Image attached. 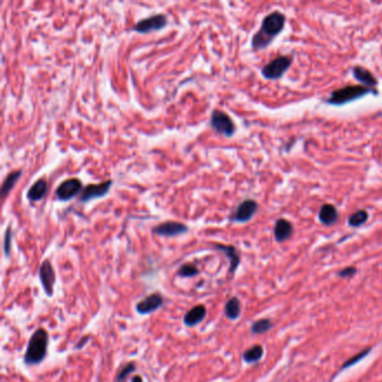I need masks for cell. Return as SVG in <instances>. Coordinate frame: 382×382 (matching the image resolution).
Returning <instances> with one entry per match:
<instances>
[{
    "instance_id": "6da1fadb",
    "label": "cell",
    "mask_w": 382,
    "mask_h": 382,
    "mask_svg": "<svg viewBox=\"0 0 382 382\" xmlns=\"http://www.w3.org/2000/svg\"><path fill=\"white\" fill-rule=\"evenodd\" d=\"M286 17L279 11H274L266 16L262 20L261 28L253 35L251 45L253 50H263L269 46L277 35L284 29Z\"/></svg>"
},
{
    "instance_id": "7a4b0ae2",
    "label": "cell",
    "mask_w": 382,
    "mask_h": 382,
    "mask_svg": "<svg viewBox=\"0 0 382 382\" xmlns=\"http://www.w3.org/2000/svg\"><path fill=\"white\" fill-rule=\"evenodd\" d=\"M48 349V333L44 328L35 331L28 341L24 355V362L27 366L41 363L46 358Z\"/></svg>"
},
{
    "instance_id": "3957f363",
    "label": "cell",
    "mask_w": 382,
    "mask_h": 382,
    "mask_svg": "<svg viewBox=\"0 0 382 382\" xmlns=\"http://www.w3.org/2000/svg\"><path fill=\"white\" fill-rule=\"evenodd\" d=\"M371 92L372 90L370 87L364 85H349L333 91L330 98L327 99V103L332 105H343L362 98V96L371 93Z\"/></svg>"
},
{
    "instance_id": "277c9868",
    "label": "cell",
    "mask_w": 382,
    "mask_h": 382,
    "mask_svg": "<svg viewBox=\"0 0 382 382\" xmlns=\"http://www.w3.org/2000/svg\"><path fill=\"white\" fill-rule=\"evenodd\" d=\"M291 65L292 59L289 56H280V58L275 59L270 63L265 65L261 70V73L263 77L268 78V80H278L291 68Z\"/></svg>"
},
{
    "instance_id": "5b68a950",
    "label": "cell",
    "mask_w": 382,
    "mask_h": 382,
    "mask_svg": "<svg viewBox=\"0 0 382 382\" xmlns=\"http://www.w3.org/2000/svg\"><path fill=\"white\" fill-rule=\"evenodd\" d=\"M210 124L218 134L231 137L235 133V126L231 118L221 110H214L211 115Z\"/></svg>"
},
{
    "instance_id": "8992f818",
    "label": "cell",
    "mask_w": 382,
    "mask_h": 382,
    "mask_svg": "<svg viewBox=\"0 0 382 382\" xmlns=\"http://www.w3.org/2000/svg\"><path fill=\"white\" fill-rule=\"evenodd\" d=\"M167 24H168L167 16L164 14H157V15H153L151 17H147V18L139 20L138 23L134 26L133 29L135 32L140 33V34H148L152 32H156V30L162 29L167 26Z\"/></svg>"
},
{
    "instance_id": "52a82bcc",
    "label": "cell",
    "mask_w": 382,
    "mask_h": 382,
    "mask_svg": "<svg viewBox=\"0 0 382 382\" xmlns=\"http://www.w3.org/2000/svg\"><path fill=\"white\" fill-rule=\"evenodd\" d=\"M39 279H41L44 292L48 297H52L54 294L56 276L50 260H44L42 262L41 268H39Z\"/></svg>"
},
{
    "instance_id": "ba28073f",
    "label": "cell",
    "mask_w": 382,
    "mask_h": 382,
    "mask_svg": "<svg viewBox=\"0 0 382 382\" xmlns=\"http://www.w3.org/2000/svg\"><path fill=\"white\" fill-rule=\"evenodd\" d=\"M82 190V183L78 178H68L60 184L55 194L60 201H70Z\"/></svg>"
},
{
    "instance_id": "9c48e42d",
    "label": "cell",
    "mask_w": 382,
    "mask_h": 382,
    "mask_svg": "<svg viewBox=\"0 0 382 382\" xmlns=\"http://www.w3.org/2000/svg\"><path fill=\"white\" fill-rule=\"evenodd\" d=\"M258 210V204L253 200H245L238 205L233 213L231 214L230 220L233 222L244 223L251 220Z\"/></svg>"
},
{
    "instance_id": "30bf717a",
    "label": "cell",
    "mask_w": 382,
    "mask_h": 382,
    "mask_svg": "<svg viewBox=\"0 0 382 382\" xmlns=\"http://www.w3.org/2000/svg\"><path fill=\"white\" fill-rule=\"evenodd\" d=\"M112 183L113 182L111 179H109V181H105L100 184H90V185L85 186L82 190L80 201L83 202V203H86V202L99 199V197H103L110 191Z\"/></svg>"
},
{
    "instance_id": "8fae6325",
    "label": "cell",
    "mask_w": 382,
    "mask_h": 382,
    "mask_svg": "<svg viewBox=\"0 0 382 382\" xmlns=\"http://www.w3.org/2000/svg\"><path fill=\"white\" fill-rule=\"evenodd\" d=\"M187 231L188 228L184 223L175 221L162 222L153 229V233L160 236H166V238H173V236L181 235L186 233Z\"/></svg>"
},
{
    "instance_id": "7c38bea8",
    "label": "cell",
    "mask_w": 382,
    "mask_h": 382,
    "mask_svg": "<svg viewBox=\"0 0 382 382\" xmlns=\"http://www.w3.org/2000/svg\"><path fill=\"white\" fill-rule=\"evenodd\" d=\"M162 305H164V297H162L160 294L155 293L145 297L144 300L137 303V305H136V311L140 315H148L156 311L158 308H160Z\"/></svg>"
},
{
    "instance_id": "4fadbf2b",
    "label": "cell",
    "mask_w": 382,
    "mask_h": 382,
    "mask_svg": "<svg viewBox=\"0 0 382 382\" xmlns=\"http://www.w3.org/2000/svg\"><path fill=\"white\" fill-rule=\"evenodd\" d=\"M206 316V308L203 305H196L184 315V324L188 327H194L199 325Z\"/></svg>"
},
{
    "instance_id": "5bb4252c",
    "label": "cell",
    "mask_w": 382,
    "mask_h": 382,
    "mask_svg": "<svg viewBox=\"0 0 382 382\" xmlns=\"http://www.w3.org/2000/svg\"><path fill=\"white\" fill-rule=\"evenodd\" d=\"M214 248L220 250L221 252L226 254L227 258L229 259L230 261L229 271L231 274H234V271L236 270V268L239 267V263H240V257H239L238 251H236V249L233 247V245H226L221 243H215Z\"/></svg>"
},
{
    "instance_id": "9a60e30c",
    "label": "cell",
    "mask_w": 382,
    "mask_h": 382,
    "mask_svg": "<svg viewBox=\"0 0 382 382\" xmlns=\"http://www.w3.org/2000/svg\"><path fill=\"white\" fill-rule=\"evenodd\" d=\"M293 231L294 229L291 222L285 220V219H279V220L276 222L275 229H274L275 239L277 240L278 242H284V241H286L291 238L293 234Z\"/></svg>"
},
{
    "instance_id": "2e32d148",
    "label": "cell",
    "mask_w": 382,
    "mask_h": 382,
    "mask_svg": "<svg viewBox=\"0 0 382 382\" xmlns=\"http://www.w3.org/2000/svg\"><path fill=\"white\" fill-rule=\"evenodd\" d=\"M318 219L324 226H332L339 219V213H337V210L334 205L324 204L319 210Z\"/></svg>"
},
{
    "instance_id": "e0dca14e",
    "label": "cell",
    "mask_w": 382,
    "mask_h": 382,
    "mask_svg": "<svg viewBox=\"0 0 382 382\" xmlns=\"http://www.w3.org/2000/svg\"><path fill=\"white\" fill-rule=\"evenodd\" d=\"M47 192V182L46 179L39 178L35 182L27 192V199L29 201H41L45 196Z\"/></svg>"
},
{
    "instance_id": "ac0fdd59",
    "label": "cell",
    "mask_w": 382,
    "mask_h": 382,
    "mask_svg": "<svg viewBox=\"0 0 382 382\" xmlns=\"http://www.w3.org/2000/svg\"><path fill=\"white\" fill-rule=\"evenodd\" d=\"M353 76L357 78L359 82L363 83V85H366L367 87L378 85L377 78L373 76V74H371L370 71H368L366 68L355 67L353 69Z\"/></svg>"
},
{
    "instance_id": "d6986e66",
    "label": "cell",
    "mask_w": 382,
    "mask_h": 382,
    "mask_svg": "<svg viewBox=\"0 0 382 382\" xmlns=\"http://www.w3.org/2000/svg\"><path fill=\"white\" fill-rule=\"evenodd\" d=\"M23 175V170L18 169V170H14V172L9 173L6 176L5 181L2 183L1 186V197L2 199H6L7 195L11 192L12 188L16 185V183L18 182V179L21 177Z\"/></svg>"
},
{
    "instance_id": "ffe728a7",
    "label": "cell",
    "mask_w": 382,
    "mask_h": 382,
    "mask_svg": "<svg viewBox=\"0 0 382 382\" xmlns=\"http://www.w3.org/2000/svg\"><path fill=\"white\" fill-rule=\"evenodd\" d=\"M225 314L228 318L232 320L239 318L241 314V303L239 298L232 297L227 302L225 306Z\"/></svg>"
},
{
    "instance_id": "44dd1931",
    "label": "cell",
    "mask_w": 382,
    "mask_h": 382,
    "mask_svg": "<svg viewBox=\"0 0 382 382\" xmlns=\"http://www.w3.org/2000/svg\"><path fill=\"white\" fill-rule=\"evenodd\" d=\"M263 355V348L260 344L253 345L252 348L244 351L243 353V360L247 363H256L259 360H261Z\"/></svg>"
},
{
    "instance_id": "7402d4cb",
    "label": "cell",
    "mask_w": 382,
    "mask_h": 382,
    "mask_svg": "<svg viewBox=\"0 0 382 382\" xmlns=\"http://www.w3.org/2000/svg\"><path fill=\"white\" fill-rule=\"evenodd\" d=\"M368 219H369V214H368L367 211L360 210V211H357L355 213L350 215L348 222L351 227L358 228V227L363 226L364 223L368 221Z\"/></svg>"
},
{
    "instance_id": "603a6c76",
    "label": "cell",
    "mask_w": 382,
    "mask_h": 382,
    "mask_svg": "<svg viewBox=\"0 0 382 382\" xmlns=\"http://www.w3.org/2000/svg\"><path fill=\"white\" fill-rule=\"evenodd\" d=\"M272 327V322L268 318L259 319L257 322H254L251 326L252 334H263L270 330Z\"/></svg>"
},
{
    "instance_id": "cb8c5ba5",
    "label": "cell",
    "mask_w": 382,
    "mask_h": 382,
    "mask_svg": "<svg viewBox=\"0 0 382 382\" xmlns=\"http://www.w3.org/2000/svg\"><path fill=\"white\" fill-rule=\"evenodd\" d=\"M199 272L200 270L194 265H192V263H184L178 269L177 275L182 278H192L199 275Z\"/></svg>"
},
{
    "instance_id": "d4e9b609",
    "label": "cell",
    "mask_w": 382,
    "mask_h": 382,
    "mask_svg": "<svg viewBox=\"0 0 382 382\" xmlns=\"http://www.w3.org/2000/svg\"><path fill=\"white\" fill-rule=\"evenodd\" d=\"M135 370H136L135 362H129L128 364H126V367L122 368V370L118 373V376L116 378V382L125 381L126 378L128 377L131 372H134Z\"/></svg>"
},
{
    "instance_id": "484cf974",
    "label": "cell",
    "mask_w": 382,
    "mask_h": 382,
    "mask_svg": "<svg viewBox=\"0 0 382 382\" xmlns=\"http://www.w3.org/2000/svg\"><path fill=\"white\" fill-rule=\"evenodd\" d=\"M11 241H12V230L11 227L9 226L7 228L6 233H5V241H3V251H5V256L9 257L11 251Z\"/></svg>"
},
{
    "instance_id": "4316f807",
    "label": "cell",
    "mask_w": 382,
    "mask_h": 382,
    "mask_svg": "<svg viewBox=\"0 0 382 382\" xmlns=\"http://www.w3.org/2000/svg\"><path fill=\"white\" fill-rule=\"evenodd\" d=\"M369 352H370V349H367V350L362 351V352H360L359 354L354 355V357H352L350 360H348V361H346L343 364V367H342V369H346V368H349L351 366H353V364H357L360 361V360H362L363 358H366Z\"/></svg>"
},
{
    "instance_id": "83f0119b",
    "label": "cell",
    "mask_w": 382,
    "mask_h": 382,
    "mask_svg": "<svg viewBox=\"0 0 382 382\" xmlns=\"http://www.w3.org/2000/svg\"><path fill=\"white\" fill-rule=\"evenodd\" d=\"M355 272H357V269H355L354 267H348V268H344V269H342L339 272V276L342 278H349L354 276Z\"/></svg>"
},
{
    "instance_id": "f1b7e54d",
    "label": "cell",
    "mask_w": 382,
    "mask_h": 382,
    "mask_svg": "<svg viewBox=\"0 0 382 382\" xmlns=\"http://www.w3.org/2000/svg\"><path fill=\"white\" fill-rule=\"evenodd\" d=\"M89 340H90V337L87 336V335H85L84 337H83L82 340H80V341L77 342V344H76V349H81V348H83V346H84V344H85L86 342L89 341Z\"/></svg>"
},
{
    "instance_id": "f546056e",
    "label": "cell",
    "mask_w": 382,
    "mask_h": 382,
    "mask_svg": "<svg viewBox=\"0 0 382 382\" xmlns=\"http://www.w3.org/2000/svg\"><path fill=\"white\" fill-rule=\"evenodd\" d=\"M131 382H143V379H142V377L136 376V377L133 378V380H131Z\"/></svg>"
}]
</instances>
